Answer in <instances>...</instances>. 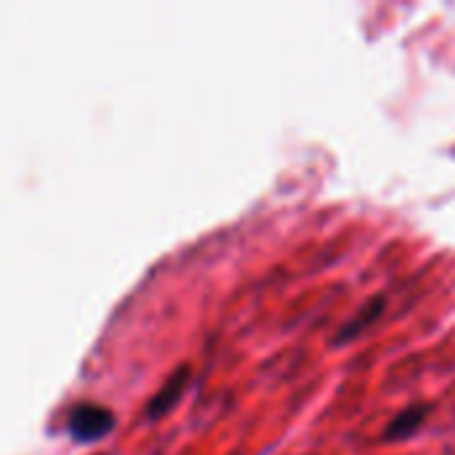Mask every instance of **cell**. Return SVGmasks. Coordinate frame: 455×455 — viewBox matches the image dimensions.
<instances>
[{"label":"cell","instance_id":"obj_1","mask_svg":"<svg viewBox=\"0 0 455 455\" xmlns=\"http://www.w3.org/2000/svg\"><path fill=\"white\" fill-rule=\"evenodd\" d=\"M115 424V413L99 403H75L67 413V432L77 443H93L104 437Z\"/></svg>","mask_w":455,"mask_h":455},{"label":"cell","instance_id":"obj_3","mask_svg":"<svg viewBox=\"0 0 455 455\" xmlns=\"http://www.w3.org/2000/svg\"><path fill=\"white\" fill-rule=\"evenodd\" d=\"M429 416V408L427 405H413V408H408V411H403L392 424H389V432H387V437H392V440H403V437H411L421 424H424V419Z\"/></svg>","mask_w":455,"mask_h":455},{"label":"cell","instance_id":"obj_4","mask_svg":"<svg viewBox=\"0 0 455 455\" xmlns=\"http://www.w3.org/2000/svg\"><path fill=\"white\" fill-rule=\"evenodd\" d=\"M381 309H384V301H381V299H376L373 304H368V307L357 315V320H355V323H349V325L339 333V344H341V341H347V339H352V336H357L368 323H373V320L381 315Z\"/></svg>","mask_w":455,"mask_h":455},{"label":"cell","instance_id":"obj_2","mask_svg":"<svg viewBox=\"0 0 455 455\" xmlns=\"http://www.w3.org/2000/svg\"><path fill=\"white\" fill-rule=\"evenodd\" d=\"M187 379H189V368L187 365H181L165 384H163V389L149 400V416H160V413H165L173 403H176V397L181 395V389H184V384H187Z\"/></svg>","mask_w":455,"mask_h":455}]
</instances>
